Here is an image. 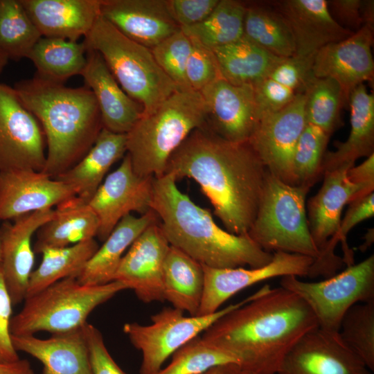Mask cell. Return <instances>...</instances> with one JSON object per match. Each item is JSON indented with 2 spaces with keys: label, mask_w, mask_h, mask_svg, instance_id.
Instances as JSON below:
<instances>
[{
  "label": "cell",
  "mask_w": 374,
  "mask_h": 374,
  "mask_svg": "<svg viewBox=\"0 0 374 374\" xmlns=\"http://www.w3.org/2000/svg\"><path fill=\"white\" fill-rule=\"evenodd\" d=\"M267 169L249 141L235 143L207 123L193 130L169 158L164 174L193 179L226 230L247 235L258 211Z\"/></svg>",
  "instance_id": "6da1fadb"
},
{
  "label": "cell",
  "mask_w": 374,
  "mask_h": 374,
  "mask_svg": "<svg viewBox=\"0 0 374 374\" xmlns=\"http://www.w3.org/2000/svg\"><path fill=\"white\" fill-rule=\"evenodd\" d=\"M317 328L316 317L299 296L266 284L256 298L220 317L201 337L253 374H277L290 350Z\"/></svg>",
  "instance_id": "7a4b0ae2"
},
{
  "label": "cell",
  "mask_w": 374,
  "mask_h": 374,
  "mask_svg": "<svg viewBox=\"0 0 374 374\" xmlns=\"http://www.w3.org/2000/svg\"><path fill=\"white\" fill-rule=\"evenodd\" d=\"M176 182L166 174L154 178L150 206L170 245L212 268H256L271 261L273 253L248 234L235 235L221 229L211 212L183 193Z\"/></svg>",
  "instance_id": "3957f363"
},
{
  "label": "cell",
  "mask_w": 374,
  "mask_h": 374,
  "mask_svg": "<svg viewBox=\"0 0 374 374\" xmlns=\"http://www.w3.org/2000/svg\"><path fill=\"white\" fill-rule=\"evenodd\" d=\"M13 88L42 126L47 147L42 172L55 179L84 157L103 128L96 98L86 86L67 87L36 76Z\"/></svg>",
  "instance_id": "277c9868"
},
{
  "label": "cell",
  "mask_w": 374,
  "mask_h": 374,
  "mask_svg": "<svg viewBox=\"0 0 374 374\" xmlns=\"http://www.w3.org/2000/svg\"><path fill=\"white\" fill-rule=\"evenodd\" d=\"M206 121L204 98L193 89L178 90L153 110L143 113L126 134V154L134 171L141 177L163 175L172 154Z\"/></svg>",
  "instance_id": "5b68a950"
},
{
  "label": "cell",
  "mask_w": 374,
  "mask_h": 374,
  "mask_svg": "<svg viewBox=\"0 0 374 374\" xmlns=\"http://www.w3.org/2000/svg\"><path fill=\"white\" fill-rule=\"evenodd\" d=\"M98 52L123 89L148 113L180 90L156 62L151 49L127 37L100 16L83 41Z\"/></svg>",
  "instance_id": "8992f818"
},
{
  "label": "cell",
  "mask_w": 374,
  "mask_h": 374,
  "mask_svg": "<svg viewBox=\"0 0 374 374\" xmlns=\"http://www.w3.org/2000/svg\"><path fill=\"white\" fill-rule=\"evenodd\" d=\"M124 290L126 286L117 280L84 285L75 277L60 280L24 299L22 308L11 319V334L24 336L47 332L54 335L80 329L96 308Z\"/></svg>",
  "instance_id": "52a82bcc"
},
{
  "label": "cell",
  "mask_w": 374,
  "mask_h": 374,
  "mask_svg": "<svg viewBox=\"0 0 374 374\" xmlns=\"http://www.w3.org/2000/svg\"><path fill=\"white\" fill-rule=\"evenodd\" d=\"M310 188L290 185L267 170L249 236L269 253L283 251L318 259L320 254L310 232L305 208Z\"/></svg>",
  "instance_id": "ba28073f"
},
{
  "label": "cell",
  "mask_w": 374,
  "mask_h": 374,
  "mask_svg": "<svg viewBox=\"0 0 374 374\" xmlns=\"http://www.w3.org/2000/svg\"><path fill=\"white\" fill-rule=\"evenodd\" d=\"M280 285L308 305L320 329L339 332L341 319L350 307L374 301V255L323 280L305 282L290 275L283 276Z\"/></svg>",
  "instance_id": "9c48e42d"
},
{
  "label": "cell",
  "mask_w": 374,
  "mask_h": 374,
  "mask_svg": "<svg viewBox=\"0 0 374 374\" xmlns=\"http://www.w3.org/2000/svg\"><path fill=\"white\" fill-rule=\"evenodd\" d=\"M250 295L215 313L204 316L184 315L175 308H164L151 317L152 323H125L123 328L131 344L141 352L140 374H154L177 350L204 332L220 317L251 301Z\"/></svg>",
  "instance_id": "30bf717a"
},
{
  "label": "cell",
  "mask_w": 374,
  "mask_h": 374,
  "mask_svg": "<svg viewBox=\"0 0 374 374\" xmlns=\"http://www.w3.org/2000/svg\"><path fill=\"white\" fill-rule=\"evenodd\" d=\"M305 99V93H301L285 107L262 114L249 140L266 169L292 186L294 152L307 124Z\"/></svg>",
  "instance_id": "8fae6325"
},
{
  "label": "cell",
  "mask_w": 374,
  "mask_h": 374,
  "mask_svg": "<svg viewBox=\"0 0 374 374\" xmlns=\"http://www.w3.org/2000/svg\"><path fill=\"white\" fill-rule=\"evenodd\" d=\"M46 140L41 125L15 89L0 83V170L42 171Z\"/></svg>",
  "instance_id": "7c38bea8"
},
{
  "label": "cell",
  "mask_w": 374,
  "mask_h": 374,
  "mask_svg": "<svg viewBox=\"0 0 374 374\" xmlns=\"http://www.w3.org/2000/svg\"><path fill=\"white\" fill-rule=\"evenodd\" d=\"M152 177H141L133 170L127 154L121 165L105 179L88 202L99 221L97 237L104 241L117 224L131 212L151 210Z\"/></svg>",
  "instance_id": "4fadbf2b"
},
{
  "label": "cell",
  "mask_w": 374,
  "mask_h": 374,
  "mask_svg": "<svg viewBox=\"0 0 374 374\" xmlns=\"http://www.w3.org/2000/svg\"><path fill=\"white\" fill-rule=\"evenodd\" d=\"M314 260L307 256L276 251L269 263L256 268L217 269L202 265L204 285L197 316L215 313L231 296L259 282L290 275L308 276Z\"/></svg>",
  "instance_id": "5bb4252c"
},
{
  "label": "cell",
  "mask_w": 374,
  "mask_h": 374,
  "mask_svg": "<svg viewBox=\"0 0 374 374\" xmlns=\"http://www.w3.org/2000/svg\"><path fill=\"white\" fill-rule=\"evenodd\" d=\"M170 246L159 220L151 224L124 254L114 280L132 290L145 303L163 301V266Z\"/></svg>",
  "instance_id": "9a60e30c"
},
{
  "label": "cell",
  "mask_w": 374,
  "mask_h": 374,
  "mask_svg": "<svg viewBox=\"0 0 374 374\" xmlns=\"http://www.w3.org/2000/svg\"><path fill=\"white\" fill-rule=\"evenodd\" d=\"M341 339L317 328L303 335L286 354L277 374H373Z\"/></svg>",
  "instance_id": "2e32d148"
},
{
  "label": "cell",
  "mask_w": 374,
  "mask_h": 374,
  "mask_svg": "<svg viewBox=\"0 0 374 374\" xmlns=\"http://www.w3.org/2000/svg\"><path fill=\"white\" fill-rule=\"evenodd\" d=\"M373 26L365 24L344 39L324 46L314 55V76L336 81L346 103H348L351 92L357 86L373 80Z\"/></svg>",
  "instance_id": "e0dca14e"
},
{
  "label": "cell",
  "mask_w": 374,
  "mask_h": 374,
  "mask_svg": "<svg viewBox=\"0 0 374 374\" xmlns=\"http://www.w3.org/2000/svg\"><path fill=\"white\" fill-rule=\"evenodd\" d=\"M75 197L68 184L42 171L30 169L0 170V220L53 208Z\"/></svg>",
  "instance_id": "ac0fdd59"
},
{
  "label": "cell",
  "mask_w": 374,
  "mask_h": 374,
  "mask_svg": "<svg viewBox=\"0 0 374 374\" xmlns=\"http://www.w3.org/2000/svg\"><path fill=\"white\" fill-rule=\"evenodd\" d=\"M207 109V125L223 139L249 141L258 120L253 87L218 79L199 91Z\"/></svg>",
  "instance_id": "d6986e66"
},
{
  "label": "cell",
  "mask_w": 374,
  "mask_h": 374,
  "mask_svg": "<svg viewBox=\"0 0 374 374\" xmlns=\"http://www.w3.org/2000/svg\"><path fill=\"white\" fill-rule=\"evenodd\" d=\"M54 209H44L20 216L0 226V264L4 281L13 305L26 297L34 265L32 238L38 229L52 218Z\"/></svg>",
  "instance_id": "ffe728a7"
},
{
  "label": "cell",
  "mask_w": 374,
  "mask_h": 374,
  "mask_svg": "<svg viewBox=\"0 0 374 374\" xmlns=\"http://www.w3.org/2000/svg\"><path fill=\"white\" fill-rule=\"evenodd\" d=\"M354 165L346 163L325 172L321 187L308 202V226L319 251V258L326 251L329 240L339 230L345 205L374 190L349 180L348 171Z\"/></svg>",
  "instance_id": "44dd1931"
},
{
  "label": "cell",
  "mask_w": 374,
  "mask_h": 374,
  "mask_svg": "<svg viewBox=\"0 0 374 374\" xmlns=\"http://www.w3.org/2000/svg\"><path fill=\"white\" fill-rule=\"evenodd\" d=\"M100 15L127 37L150 49L181 29L166 0H102Z\"/></svg>",
  "instance_id": "7402d4cb"
},
{
  "label": "cell",
  "mask_w": 374,
  "mask_h": 374,
  "mask_svg": "<svg viewBox=\"0 0 374 374\" xmlns=\"http://www.w3.org/2000/svg\"><path fill=\"white\" fill-rule=\"evenodd\" d=\"M269 3L290 28L296 55H315L324 46L354 33L334 19L326 0H281Z\"/></svg>",
  "instance_id": "603a6c76"
},
{
  "label": "cell",
  "mask_w": 374,
  "mask_h": 374,
  "mask_svg": "<svg viewBox=\"0 0 374 374\" xmlns=\"http://www.w3.org/2000/svg\"><path fill=\"white\" fill-rule=\"evenodd\" d=\"M81 75L96 98L103 128L127 134L143 114L141 105L123 90L95 51L87 49V64Z\"/></svg>",
  "instance_id": "cb8c5ba5"
},
{
  "label": "cell",
  "mask_w": 374,
  "mask_h": 374,
  "mask_svg": "<svg viewBox=\"0 0 374 374\" xmlns=\"http://www.w3.org/2000/svg\"><path fill=\"white\" fill-rule=\"evenodd\" d=\"M41 35L77 42L100 16L102 0H20Z\"/></svg>",
  "instance_id": "d4e9b609"
},
{
  "label": "cell",
  "mask_w": 374,
  "mask_h": 374,
  "mask_svg": "<svg viewBox=\"0 0 374 374\" xmlns=\"http://www.w3.org/2000/svg\"><path fill=\"white\" fill-rule=\"evenodd\" d=\"M83 327L47 339L12 335V344L43 364L42 374H91Z\"/></svg>",
  "instance_id": "484cf974"
},
{
  "label": "cell",
  "mask_w": 374,
  "mask_h": 374,
  "mask_svg": "<svg viewBox=\"0 0 374 374\" xmlns=\"http://www.w3.org/2000/svg\"><path fill=\"white\" fill-rule=\"evenodd\" d=\"M126 134L103 128L84 157L55 179L70 186L75 197L88 204L112 166L126 154Z\"/></svg>",
  "instance_id": "4316f807"
},
{
  "label": "cell",
  "mask_w": 374,
  "mask_h": 374,
  "mask_svg": "<svg viewBox=\"0 0 374 374\" xmlns=\"http://www.w3.org/2000/svg\"><path fill=\"white\" fill-rule=\"evenodd\" d=\"M151 209L139 217L129 214L117 224L76 276L84 285H100L114 281L122 258L137 237L151 224L158 221Z\"/></svg>",
  "instance_id": "83f0119b"
},
{
  "label": "cell",
  "mask_w": 374,
  "mask_h": 374,
  "mask_svg": "<svg viewBox=\"0 0 374 374\" xmlns=\"http://www.w3.org/2000/svg\"><path fill=\"white\" fill-rule=\"evenodd\" d=\"M350 131L344 142L336 141L334 151H326L322 161L323 174L360 157L374 154V96L364 84L357 86L348 99Z\"/></svg>",
  "instance_id": "f1b7e54d"
},
{
  "label": "cell",
  "mask_w": 374,
  "mask_h": 374,
  "mask_svg": "<svg viewBox=\"0 0 374 374\" xmlns=\"http://www.w3.org/2000/svg\"><path fill=\"white\" fill-rule=\"evenodd\" d=\"M99 221L87 204L76 197L55 206L54 215L37 231L35 253L70 246L97 236Z\"/></svg>",
  "instance_id": "f546056e"
},
{
  "label": "cell",
  "mask_w": 374,
  "mask_h": 374,
  "mask_svg": "<svg viewBox=\"0 0 374 374\" xmlns=\"http://www.w3.org/2000/svg\"><path fill=\"white\" fill-rule=\"evenodd\" d=\"M203 265L170 245L163 266V298L172 307L197 316L203 295Z\"/></svg>",
  "instance_id": "4dcf8cb0"
},
{
  "label": "cell",
  "mask_w": 374,
  "mask_h": 374,
  "mask_svg": "<svg viewBox=\"0 0 374 374\" xmlns=\"http://www.w3.org/2000/svg\"><path fill=\"white\" fill-rule=\"evenodd\" d=\"M222 78L236 85L255 86L283 59L244 36L239 40L211 49Z\"/></svg>",
  "instance_id": "1f68e13d"
},
{
  "label": "cell",
  "mask_w": 374,
  "mask_h": 374,
  "mask_svg": "<svg viewBox=\"0 0 374 374\" xmlns=\"http://www.w3.org/2000/svg\"><path fill=\"white\" fill-rule=\"evenodd\" d=\"M28 58L37 69L36 77L64 84L71 77L82 75L87 64V48L83 42L42 37Z\"/></svg>",
  "instance_id": "d6a6232c"
},
{
  "label": "cell",
  "mask_w": 374,
  "mask_h": 374,
  "mask_svg": "<svg viewBox=\"0 0 374 374\" xmlns=\"http://www.w3.org/2000/svg\"><path fill=\"white\" fill-rule=\"evenodd\" d=\"M98 247L96 240L93 238L64 247L44 250L41 253L40 264L30 274L26 297L60 280L76 278Z\"/></svg>",
  "instance_id": "836d02e7"
},
{
  "label": "cell",
  "mask_w": 374,
  "mask_h": 374,
  "mask_svg": "<svg viewBox=\"0 0 374 374\" xmlns=\"http://www.w3.org/2000/svg\"><path fill=\"white\" fill-rule=\"evenodd\" d=\"M243 36L277 57L287 58L296 55L290 28L269 3L246 6Z\"/></svg>",
  "instance_id": "e575fe53"
},
{
  "label": "cell",
  "mask_w": 374,
  "mask_h": 374,
  "mask_svg": "<svg viewBox=\"0 0 374 374\" xmlns=\"http://www.w3.org/2000/svg\"><path fill=\"white\" fill-rule=\"evenodd\" d=\"M246 6L234 0H220L202 22L181 28L190 39L212 49L235 42L243 37Z\"/></svg>",
  "instance_id": "d590c367"
},
{
  "label": "cell",
  "mask_w": 374,
  "mask_h": 374,
  "mask_svg": "<svg viewBox=\"0 0 374 374\" xmlns=\"http://www.w3.org/2000/svg\"><path fill=\"white\" fill-rule=\"evenodd\" d=\"M42 37L20 0H0V50L9 60L28 58Z\"/></svg>",
  "instance_id": "8d00e7d4"
},
{
  "label": "cell",
  "mask_w": 374,
  "mask_h": 374,
  "mask_svg": "<svg viewBox=\"0 0 374 374\" xmlns=\"http://www.w3.org/2000/svg\"><path fill=\"white\" fill-rule=\"evenodd\" d=\"M305 93L307 123L331 135L339 123L340 110L346 103L340 86L331 78L314 77Z\"/></svg>",
  "instance_id": "74e56055"
},
{
  "label": "cell",
  "mask_w": 374,
  "mask_h": 374,
  "mask_svg": "<svg viewBox=\"0 0 374 374\" xmlns=\"http://www.w3.org/2000/svg\"><path fill=\"white\" fill-rule=\"evenodd\" d=\"M343 341L374 371V301L358 303L344 315L339 330Z\"/></svg>",
  "instance_id": "f35d334b"
},
{
  "label": "cell",
  "mask_w": 374,
  "mask_h": 374,
  "mask_svg": "<svg viewBox=\"0 0 374 374\" xmlns=\"http://www.w3.org/2000/svg\"><path fill=\"white\" fill-rule=\"evenodd\" d=\"M330 136L319 127L307 123L293 156L295 186L311 188L323 175L322 161Z\"/></svg>",
  "instance_id": "ab89813d"
},
{
  "label": "cell",
  "mask_w": 374,
  "mask_h": 374,
  "mask_svg": "<svg viewBox=\"0 0 374 374\" xmlns=\"http://www.w3.org/2000/svg\"><path fill=\"white\" fill-rule=\"evenodd\" d=\"M237 360L197 336L172 355L171 362L154 374H201L208 369Z\"/></svg>",
  "instance_id": "60d3db41"
},
{
  "label": "cell",
  "mask_w": 374,
  "mask_h": 374,
  "mask_svg": "<svg viewBox=\"0 0 374 374\" xmlns=\"http://www.w3.org/2000/svg\"><path fill=\"white\" fill-rule=\"evenodd\" d=\"M191 48V39L181 29L151 48L159 66L180 90L192 89L186 78Z\"/></svg>",
  "instance_id": "b9f144b4"
},
{
  "label": "cell",
  "mask_w": 374,
  "mask_h": 374,
  "mask_svg": "<svg viewBox=\"0 0 374 374\" xmlns=\"http://www.w3.org/2000/svg\"><path fill=\"white\" fill-rule=\"evenodd\" d=\"M343 220H341L339 228L336 235L331 238L322 257L328 260L337 258L335 249L339 242H341L344 257L343 260L347 266L354 264L353 253L346 243V236L350 230L359 222L374 215V193L371 192L359 197L350 204Z\"/></svg>",
  "instance_id": "7bdbcfd3"
},
{
  "label": "cell",
  "mask_w": 374,
  "mask_h": 374,
  "mask_svg": "<svg viewBox=\"0 0 374 374\" xmlns=\"http://www.w3.org/2000/svg\"><path fill=\"white\" fill-rule=\"evenodd\" d=\"M314 55H294L283 59L266 76L298 93L305 92L314 78L312 64Z\"/></svg>",
  "instance_id": "ee69618b"
},
{
  "label": "cell",
  "mask_w": 374,
  "mask_h": 374,
  "mask_svg": "<svg viewBox=\"0 0 374 374\" xmlns=\"http://www.w3.org/2000/svg\"><path fill=\"white\" fill-rule=\"evenodd\" d=\"M191 41L192 48L186 66V78L192 89L200 91L222 78L212 51L199 42Z\"/></svg>",
  "instance_id": "f6af8a7d"
},
{
  "label": "cell",
  "mask_w": 374,
  "mask_h": 374,
  "mask_svg": "<svg viewBox=\"0 0 374 374\" xmlns=\"http://www.w3.org/2000/svg\"><path fill=\"white\" fill-rule=\"evenodd\" d=\"M83 330L91 374H126L108 352L100 331L88 323Z\"/></svg>",
  "instance_id": "bcb514c9"
},
{
  "label": "cell",
  "mask_w": 374,
  "mask_h": 374,
  "mask_svg": "<svg viewBox=\"0 0 374 374\" xmlns=\"http://www.w3.org/2000/svg\"><path fill=\"white\" fill-rule=\"evenodd\" d=\"M253 89L258 118L285 107L299 94L268 77L253 86Z\"/></svg>",
  "instance_id": "7dc6e473"
},
{
  "label": "cell",
  "mask_w": 374,
  "mask_h": 374,
  "mask_svg": "<svg viewBox=\"0 0 374 374\" xmlns=\"http://www.w3.org/2000/svg\"><path fill=\"white\" fill-rule=\"evenodd\" d=\"M220 0H166L173 19L180 28L189 27L204 21Z\"/></svg>",
  "instance_id": "c3c4849f"
},
{
  "label": "cell",
  "mask_w": 374,
  "mask_h": 374,
  "mask_svg": "<svg viewBox=\"0 0 374 374\" xmlns=\"http://www.w3.org/2000/svg\"><path fill=\"white\" fill-rule=\"evenodd\" d=\"M12 302L7 290L0 264V362H10L19 359L12 340L10 321Z\"/></svg>",
  "instance_id": "681fc988"
},
{
  "label": "cell",
  "mask_w": 374,
  "mask_h": 374,
  "mask_svg": "<svg viewBox=\"0 0 374 374\" xmlns=\"http://www.w3.org/2000/svg\"><path fill=\"white\" fill-rule=\"evenodd\" d=\"M327 1L332 17L344 28L355 33L365 25L362 14L363 0Z\"/></svg>",
  "instance_id": "f907efd6"
},
{
  "label": "cell",
  "mask_w": 374,
  "mask_h": 374,
  "mask_svg": "<svg viewBox=\"0 0 374 374\" xmlns=\"http://www.w3.org/2000/svg\"><path fill=\"white\" fill-rule=\"evenodd\" d=\"M348 177L355 184L374 189V154L366 157L359 166L350 168Z\"/></svg>",
  "instance_id": "816d5d0a"
},
{
  "label": "cell",
  "mask_w": 374,
  "mask_h": 374,
  "mask_svg": "<svg viewBox=\"0 0 374 374\" xmlns=\"http://www.w3.org/2000/svg\"><path fill=\"white\" fill-rule=\"evenodd\" d=\"M0 374H35L30 362L19 359L10 362H0Z\"/></svg>",
  "instance_id": "f5cc1de1"
},
{
  "label": "cell",
  "mask_w": 374,
  "mask_h": 374,
  "mask_svg": "<svg viewBox=\"0 0 374 374\" xmlns=\"http://www.w3.org/2000/svg\"><path fill=\"white\" fill-rule=\"evenodd\" d=\"M201 374H253L235 363L214 366Z\"/></svg>",
  "instance_id": "db71d44e"
},
{
  "label": "cell",
  "mask_w": 374,
  "mask_h": 374,
  "mask_svg": "<svg viewBox=\"0 0 374 374\" xmlns=\"http://www.w3.org/2000/svg\"><path fill=\"white\" fill-rule=\"evenodd\" d=\"M365 236V242L361 246V249H359L364 251L366 250L368 247H370L373 242V229H370Z\"/></svg>",
  "instance_id": "11a10c76"
},
{
  "label": "cell",
  "mask_w": 374,
  "mask_h": 374,
  "mask_svg": "<svg viewBox=\"0 0 374 374\" xmlns=\"http://www.w3.org/2000/svg\"><path fill=\"white\" fill-rule=\"evenodd\" d=\"M9 61L8 57L0 50V74Z\"/></svg>",
  "instance_id": "9f6ffc18"
},
{
  "label": "cell",
  "mask_w": 374,
  "mask_h": 374,
  "mask_svg": "<svg viewBox=\"0 0 374 374\" xmlns=\"http://www.w3.org/2000/svg\"><path fill=\"white\" fill-rule=\"evenodd\" d=\"M0 260H1V249H0Z\"/></svg>",
  "instance_id": "6f0895ef"
}]
</instances>
